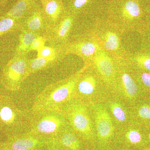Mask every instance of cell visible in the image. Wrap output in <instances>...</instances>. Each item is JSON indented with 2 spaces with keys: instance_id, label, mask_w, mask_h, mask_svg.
I'll return each mask as SVG.
<instances>
[{
  "instance_id": "obj_29",
  "label": "cell",
  "mask_w": 150,
  "mask_h": 150,
  "mask_svg": "<svg viewBox=\"0 0 150 150\" xmlns=\"http://www.w3.org/2000/svg\"><path fill=\"white\" fill-rule=\"evenodd\" d=\"M141 79L143 83L146 86L150 87V74L148 73H144L141 76Z\"/></svg>"
},
{
  "instance_id": "obj_20",
  "label": "cell",
  "mask_w": 150,
  "mask_h": 150,
  "mask_svg": "<svg viewBox=\"0 0 150 150\" xmlns=\"http://www.w3.org/2000/svg\"><path fill=\"white\" fill-rule=\"evenodd\" d=\"M102 42L105 49L108 51L117 50L119 47V38L113 31L108 30L102 36Z\"/></svg>"
},
{
  "instance_id": "obj_14",
  "label": "cell",
  "mask_w": 150,
  "mask_h": 150,
  "mask_svg": "<svg viewBox=\"0 0 150 150\" xmlns=\"http://www.w3.org/2000/svg\"><path fill=\"white\" fill-rule=\"evenodd\" d=\"M63 57L62 56L49 58L37 57L35 59H28L27 77L37 72L54 67Z\"/></svg>"
},
{
  "instance_id": "obj_5",
  "label": "cell",
  "mask_w": 150,
  "mask_h": 150,
  "mask_svg": "<svg viewBox=\"0 0 150 150\" xmlns=\"http://www.w3.org/2000/svg\"><path fill=\"white\" fill-rule=\"evenodd\" d=\"M28 59L27 55H14L3 70L1 82L8 90L17 91L28 77Z\"/></svg>"
},
{
  "instance_id": "obj_2",
  "label": "cell",
  "mask_w": 150,
  "mask_h": 150,
  "mask_svg": "<svg viewBox=\"0 0 150 150\" xmlns=\"http://www.w3.org/2000/svg\"><path fill=\"white\" fill-rule=\"evenodd\" d=\"M30 110L19 109L10 97L0 95V131L7 137L30 130Z\"/></svg>"
},
{
  "instance_id": "obj_4",
  "label": "cell",
  "mask_w": 150,
  "mask_h": 150,
  "mask_svg": "<svg viewBox=\"0 0 150 150\" xmlns=\"http://www.w3.org/2000/svg\"><path fill=\"white\" fill-rule=\"evenodd\" d=\"M68 125L82 138H87L92 133V125L88 108L85 102L74 98L62 109Z\"/></svg>"
},
{
  "instance_id": "obj_13",
  "label": "cell",
  "mask_w": 150,
  "mask_h": 150,
  "mask_svg": "<svg viewBox=\"0 0 150 150\" xmlns=\"http://www.w3.org/2000/svg\"><path fill=\"white\" fill-rule=\"evenodd\" d=\"M42 7L49 26L58 22L66 11L63 0H49Z\"/></svg>"
},
{
  "instance_id": "obj_30",
  "label": "cell",
  "mask_w": 150,
  "mask_h": 150,
  "mask_svg": "<svg viewBox=\"0 0 150 150\" xmlns=\"http://www.w3.org/2000/svg\"><path fill=\"white\" fill-rule=\"evenodd\" d=\"M9 0H0V6L4 8L6 6Z\"/></svg>"
},
{
  "instance_id": "obj_26",
  "label": "cell",
  "mask_w": 150,
  "mask_h": 150,
  "mask_svg": "<svg viewBox=\"0 0 150 150\" xmlns=\"http://www.w3.org/2000/svg\"><path fill=\"white\" fill-rule=\"evenodd\" d=\"M137 63L140 66L150 71V57L140 56L137 58Z\"/></svg>"
},
{
  "instance_id": "obj_3",
  "label": "cell",
  "mask_w": 150,
  "mask_h": 150,
  "mask_svg": "<svg viewBox=\"0 0 150 150\" xmlns=\"http://www.w3.org/2000/svg\"><path fill=\"white\" fill-rule=\"evenodd\" d=\"M30 112L29 132L41 139L49 141L69 126L62 110H30Z\"/></svg>"
},
{
  "instance_id": "obj_7",
  "label": "cell",
  "mask_w": 150,
  "mask_h": 150,
  "mask_svg": "<svg viewBox=\"0 0 150 150\" xmlns=\"http://www.w3.org/2000/svg\"><path fill=\"white\" fill-rule=\"evenodd\" d=\"M76 16L66 10L59 21L48 27L43 35L49 45L61 46L67 43Z\"/></svg>"
},
{
  "instance_id": "obj_21",
  "label": "cell",
  "mask_w": 150,
  "mask_h": 150,
  "mask_svg": "<svg viewBox=\"0 0 150 150\" xmlns=\"http://www.w3.org/2000/svg\"><path fill=\"white\" fill-rule=\"evenodd\" d=\"M121 80L126 96L129 98L135 96L138 92V87L131 76L127 74H123Z\"/></svg>"
},
{
  "instance_id": "obj_6",
  "label": "cell",
  "mask_w": 150,
  "mask_h": 150,
  "mask_svg": "<svg viewBox=\"0 0 150 150\" xmlns=\"http://www.w3.org/2000/svg\"><path fill=\"white\" fill-rule=\"evenodd\" d=\"M49 142L26 132L7 137L0 142V150H42L48 148Z\"/></svg>"
},
{
  "instance_id": "obj_15",
  "label": "cell",
  "mask_w": 150,
  "mask_h": 150,
  "mask_svg": "<svg viewBox=\"0 0 150 150\" xmlns=\"http://www.w3.org/2000/svg\"><path fill=\"white\" fill-rule=\"evenodd\" d=\"M36 1L18 0L9 11L3 15L20 22L36 5Z\"/></svg>"
},
{
  "instance_id": "obj_24",
  "label": "cell",
  "mask_w": 150,
  "mask_h": 150,
  "mask_svg": "<svg viewBox=\"0 0 150 150\" xmlns=\"http://www.w3.org/2000/svg\"><path fill=\"white\" fill-rule=\"evenodd\" d=\"M110 108L116 119L120 122L126 121V112L120 104L116 103H113L110 104Z\"/></svg>"
},
{
  "instance_id": "obj_18",
  "label": "cell",
  "mask_w": 150,
  "mask_h": 150,
  "mask_svg": "<svg viewBox=\"0 0 150 150\" xmlns=\"http://www.w3.org/2000/svg\"><path fill=\"white\" fill-rule=\"evenodd\" d=\"M40 35L34 33L21 31L19 35L18 43L16 46L14 55H27L33 41Z\"/></svg>"
},
{
  "instance_id": "obj_19",
  "label": "cell",
  "mask_w": 150,
  "mask_h": 150,
  "mask_svg": "<svg viewBox=\"0 0 150 150\" xmlns=\"http://www.w3.org/2000/svg\"><path fill=\"white\" fill-rule=\"evenodd\" d=\"M20 30V22L4 15L0 16V37Z\"/></svg>"
},
{
  "instance_id": "obj_9",
  "label": "cell",
  "mask_w": 150,
  "mask_h": 150,
  "mask_svg": "<svg viewBox=\"0 0 150 150\" xmlns=\"http://www.w3.org/2000/svg\"><path fill=\"white\" fill-rule=\"evenodd\" d=\"M81 137L68 126L49 140L48 150H81Z\"/></svg>"
},
{
  "instance_id": "obj_8",
  "label": "cell",
  "mask_w": 150,
  "mask_h": 150,
  "mask_svg": "<svg viewBox=\"0 0 150 150\" xmlns=\"http://www.w3.org/2000/svg\"><path fill=\"white\" fill-rule=\"evenodd\" d=\"M49 27L42 7L37 3L20 21V31H28L43 35Z\"/></svg>"
},
{
  "instance_id": "obj_32",
  "label": "cell",
  "mask_w": 150,
  "mask_h": 150,
  "mask_svg": "<svg viewBox=\"0 0 150 150\" xmlns=\"http://www.w3.org/2000/svg\"><path fill=\"white\" fill-rule=\"evenodd\" d=\"M149 139H150V134H149Z\"/></svg>"
},
{
  "instance_id": "obj_23",
  "label": "cell",
  "mask_w": 150,
  "mask_h": 150,
  "mask_svg": "<svg viewBox=\"0 0 150 150\" xmlns=\"http://www.w3.org/2000/svg\"><path fill=\"white\" fill-rule=\"evenodd\" d=\"M93 0H70L67 10L76 16L83 11Z\"/></svg>"
},
{
  "instance_id": "obj_17",
  "label": "cell",
  "mask_w": 150,
  "mask_h": 150,
  "mask_svg": "<svg viewBox=\"0 0 150 150\" xmlns=\"http://www.w3.org/2000/svg\"><path fill=\"white\" fill-rule=\"evenodd\" d=\"M83 72L81 74L76 86L75 98L79 96L76 98H79L80 96L91 95L95 91L96 87V82L95 78L90 75H83Z\"/></svg>"
},
{
  "instance_id": "obj_22",
  "label": "cell",
  "mask_w": 150,
  "mask_h": 150,
  "mask_svg": "<svg viewBox=\"0 0 150 150\" xmlns=\"http://www.w3.org/2000/svg\"><path fill=\"white\" fill-rule=\"evenodd\" d=\"M37 52V57L43 58H53L59 56H64L60 46H45L38 50Z\"/></svg>"
},
{
  "instance_id": "obj_10",
  "label": "cell",
  "mask_w": 150,
  "mask_h": 150,
  "mask_svg": "<svg viewBox=\"0 0 150 150\" xmlns=\"http://www.w3.org/2000/svg\"><path fill=\"white\" fill-rule=\"evenodd\" d=\"M64 55L74 54L86 59L98 52L99 46L93 41L88 40H79L68 43L60 46Z\"/></svg>"
},
{
  "instance_id": "obj_16",
  "label": "cell",
  "mask_w": 150,
  "mask_h": 150,
  "mask_svg": "<svg viewBox=\"0 0 150 150\" xmlns=\"http://www.w3.org/2000/svg\"><path fill=\"white\" fill-rule=\"evenodd\" d=\"M94 63L98 72L103 77L109 79L113 76V63L107 54L103 52H98L94 58Z\"/></svg>"
},
{
  "instance_id": "obj_12",
  "label": "cell",
  "mask_w": 150,
  "mask_h": 150,
  "mask_svg": "<svg viewBox=\"0 0 150 150\" xmlns=\"http://www.w3.org/2000/svg\"><path fill=\"white\" fill-rule=\"evenodd\" d=\"M95 121L98 136L103 139L109 138L113 132V126L110 115L104 108H96Z\"/></svg>"
},
{
  "instance_id": "obj_11",
  "label": "cell",
  "mask_w": 150,
  "mask_h": 150,
  "mask_svg": "<svg viewBox=\"0 0 150 150\" xmlns=\"http://www.w3.org/2000/svg\"><path fill=\"white\" fill-rule=\"evenodd\" d=\"M110 11L125 21L132 20L139 16V6L135 0H112Z\"/></svg>"
},
{
  "instance_id": "obj_25",
  "label": "cell",
  "mask_w": 150,
  "mask_h": 150,
  "mask_svg": "<svg viewBox=\"0 0 150 150\" xmlns=\"http://www.w3.org/2000/svg\"><path fill=\"white\" fill-rule=\"evenodd\" d=\"M47 42L46 38L43 35L38 36L33 41L29 50V53L32 51H38L45 46Z\"/></svg>"
},
{
  "instance_id": "obj_1",
  "label": "cell",
  "mask_w": 150,
  "mask_h": 150,
  "mask_svg": "<svg viewBox=\"0 0 150 150\" xmlns=\"http://www.w3.org/2000/svg\"><path fill=\"white\" fill-rule=\"evenodd\" d=\"M84 70L66 80L47 86L36 97L30 110H62L65 105L74 98L76 86Z\"/></svg>"
},
{
  "instance_id": "obj_27",
  "label": "cell",
  "mask_w": 150,
  "mask_h": 150,
  "mask_svg": "<svg viewBox=\"0 0 150 150\" xmlns=\"http://www.w3.org/2000/svg\"><path fill=\"white\" fill-rule=\"evenodd\" d=\"M127 138L130 142L134 144L139 143L142 139V137L139 132L135 130H131L127 133Z\"/></svg>"
},
{
  "instance_id": "obj_28",
  "label": "cell",
  "mask_w": 150,
  "mask_h": 150,
  "mask_svg": "<svg viewBox=\"0 0 150 150\" xmlns=\"http://www.w3.org/2000/svg\"><path fill=\"white\" fill-rule=\"evenodd\" d=\"M139 114L141 118L150 119V107L148 105L142 106L139 110Z\"/></svg>"
},
{
  "instance_id": "obj_31",
  "label": "cell",
  "mask_w": 150,
  "mask_h": 150,
  "mask_svg": "<svg viewBox=\"0 0 150 150\" xmlns=\"http://www.w3.org/2000/svg\"><path fill=\"white\" fill-rule=\"evenodd\" d=\"M48 1H49V0H40V3H41V4H42V6L44 5V4H45L46 2Z\"/></svg>"
}]
</instances>
